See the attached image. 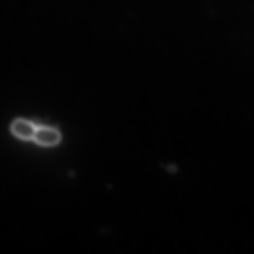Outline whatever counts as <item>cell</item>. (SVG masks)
<instances>
[{"mask_svg":"<svg viewBox=\"0 0 254 254\" xmlns=\"http://www.w3.org/2000/svg\"><path fill=\"white\" fill-rule=\"evenodd\" d=\"M36 128L31 122L19 119L16 121L12 125V131L16 137L24 140L34 138Z\"/></svg>","mask_w":254,"mask_h":254,"instance_id":"cell-2","label":"cell"},{"mask_svg":"<svg viewBox=\"0 0 254 254\" xmlns=\"http://www.w3.org/2000/svg\"><path fill=\"white\" fill-rule=\"evenodd\" d=\"M34 139L37 143L43 146H54L60 141L61 135L54 128L41 127L36 130Z\"/></svg>","mask_w":254,"mask_h":254,"instance_id":"cell-1","label":"cell"}]
</instances>
